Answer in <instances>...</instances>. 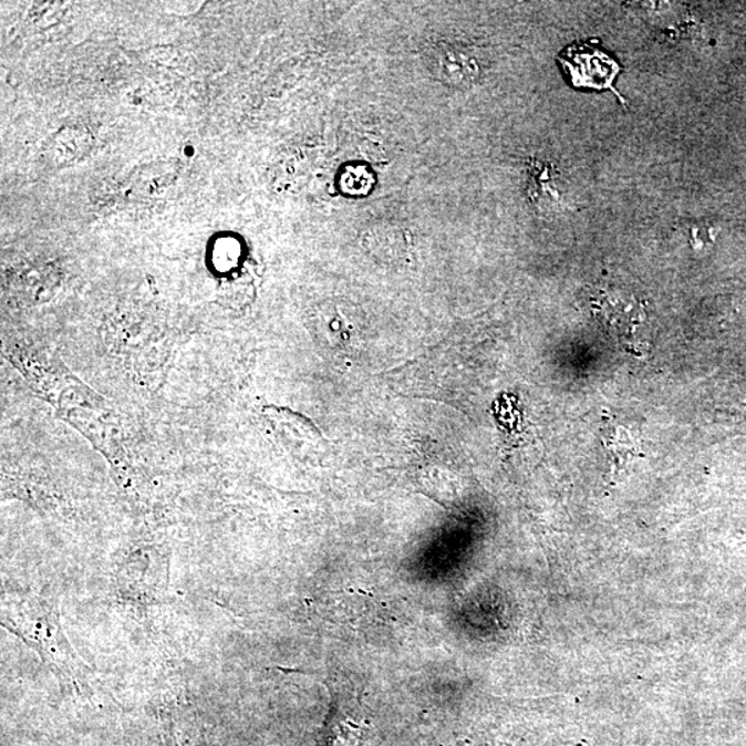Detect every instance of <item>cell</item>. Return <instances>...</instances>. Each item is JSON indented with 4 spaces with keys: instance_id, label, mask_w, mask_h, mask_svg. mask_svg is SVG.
<instances>
[{
    "instance_id": "cell-1",
    "label": "cell",
    "mask_w": 746,
    "mask_h": 746,
    "mask_svg": "<svg viewBox=\"0 0 746 746\" xmlns=\"http://www.w3.org/2000/svg\"><path fill=\"white\" fill-rule=\"evenodd\" d=\"M559 63L573 86L615 92L612 83L620 74V65L601 50L588 44H573L559 55Z\"/></svg>"
},
{
    "instance_id": "cell-2",
    "label": "cell",
    "mask_w": 746,
    "mask_h": 746,
    "mask_svg": "<svg viewBox=\"0 0 746 746\" xmlns=\"http://www.w3.org/2000/svg\"><path fill=\"white\" fill-rule=\"evenodd\" d=\"M530 193L532 199L555 204L560 199L559 175L552 165L533 164L530 169Z\"/></svg>"
},
{
    "instance_id": "cell-3",
    "label": "cell",
    "mask_w": 746,
    "mask_h": 746,
    "mask_svg": "<svg viewBox=\"0 0 746 746\" xmlns=\"http://www.w3.org/2000/svg\"><path fill=\"white\" fill-rule=\"evenodd\" d=\"M373 186L372 176L369 169H365L364 166H358V168L349 169L344 172L342 176V188L346 193H366L370 191V188Z\"/></svg>"
}]
</instances>
